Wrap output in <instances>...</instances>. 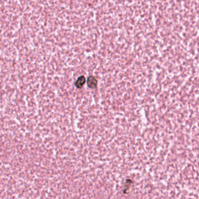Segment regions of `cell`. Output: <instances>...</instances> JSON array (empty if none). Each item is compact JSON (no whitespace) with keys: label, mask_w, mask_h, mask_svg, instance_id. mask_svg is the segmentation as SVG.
Listing matches in <instances>:
<instances>
[{"label":"cell","mask_w":199,"mask_h":199,"mask_svg":"<svg viewBox=\"0 0 199 199\" xmlns=\"http://www.w3.org/2000/svg\"><path fill=\"white\" fill-rule=\"evenodd\" d=\"M85 82H86L85 77L83 75H81L77 78V79L75 82V85L77 88L81 89L82 88V86H83Z\"/></svg>","instance_id":"obj_2"},{"label":"cell","mask_w":199,"mask_h":199,"mask_svg":"<svg viewBox=\"0 0 199 199\" xmlns=\"http://www.w3.org/2000/svg\"><path fill=\"white\" fill-rule=\"evenodd\" d=\"M87 85L91 89H95L97 86V81L93 76H89L87 79Z\"/></svg>","instance_id":"obj_1"}]
</instances>
